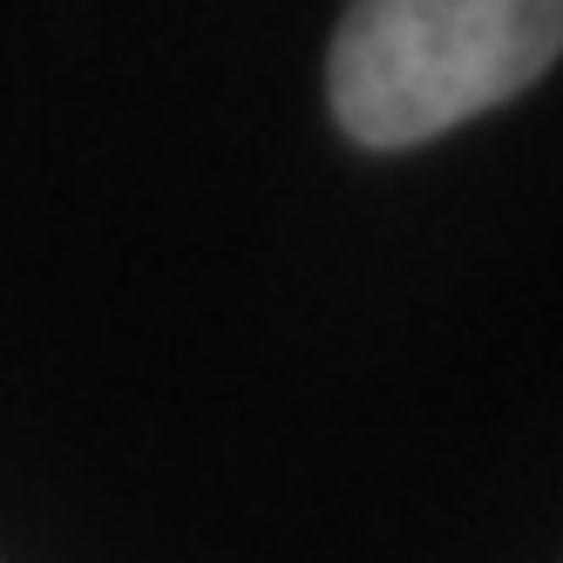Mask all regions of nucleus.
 Returning a JSON list of instances; mask_svg holds the SVG:
<instances>
[{
  "instance_id": "1",
  "label": "nucleus",
  "mask_w": 563,
  "mask_h": 563,
  "mask_svg": "<svg viewBox=\"0 0 563 563\" xmlns=\"http://www.w3.org/2000/svg\"><path fill=\"white\" fill-rule=\"evenodd\" d=\"M563 0H360L327 55V102L360 150H421L537 89Z\"/></svg>"
}]
</instances>
